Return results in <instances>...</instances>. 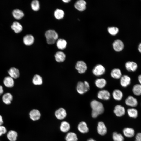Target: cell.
<instances>
[{"label":"cell","mask_w":141,"mask_h":141,"mask_svg":"<svg viewBox=\"0 0 141 141\" xmlns=\"http://www.w3.org/2000/svg\"><path fill=\"white\" fill-rule=\"evenodd\" d=\"M90 105L92 109V116L93 118L97 117L104 111L103 104L99 101L95 100L92 101L90 103Z\"/></svg>","instance_id":"6da1fadb"},{"label":"cell","mask_w":141,"mask_h":141,"mask_svg":"<svg viewBox=\"0 0 141 141\" xmlns=\"http://www.w3.org/2000/svg\"><path fill=\"white\" fill-rule=\"evenodd\" d=\"M47 43L49 44H52L57 40L58 36L57 33L54 30H49L45 33Z\"/></svg>","instance_id":"7a4b0ae2"},{"label":"cell","mask_w":141,"mask_h":141,"mask_svg":"<svg viewBox=\"0 0 141 141\" xmlns=\"http://www.w3.org/2000/svg\"><path fill=\"white\" fill-rule=\"evenodd\" d=\"M90 85L88 82L80 81L78 82L76 87L77 92L80 94H84L87 92L89 89Z\"/></svg>","instance_id":"3957f363"},{"label":"cell","mask_w":141,"mask_h":141,"mask_svg":"<svg viewBox=\"0 0 141 141\" xmlns=\"http://www.w3.org/2000/svg\"><path fill=\"white\" fill-rule=\"evenodd\" d=\"M105 71V68L103 65L98 64L94 67L92 72L94 75L96 76H99L104 74Z\"/></svg>","instance_id":"277c9868"},{"label":"cell","mask_w":141,"mask_h":141,"mask_svg":"<svg viewBox=\"0 0 141 141\" xmlns=\"http://www.w3.org/2000/svg\"><path fill=\"white\" fill-rule=\"evenodd\" d=\"M75 67L78 73L80 74L84 73L87 69L86 64L81 61H78L77 62Z\"/></svg>","instance_id":"5b68a950"},{"label":"cell","mask_w":141,"mask_h":141,"mask_svg":"<svg viewBox=\"0 0 141 141\" xmlns=\"http://www.w3.org/2000/svg\"><path fill=\"white\" fill-rule=\"evenodd\" d=\"M55 115L57 119L62 120L66 117L67 113L66 110L64 108H60L55 111Z\"/></svg>","instance_id":"8992f818"},{"label":"cell","mask_w":141,"mask_h":141,"mask_svg":"<svg viewBox=\"0 0 141 141\" xmlns=\"http://www.w3.org/2000/svg\"><path fill=\"white\" fill-rule=\"evenodd\" d=\"M97 96L99 99L103 100H108L110 98V95L107 90H103L100 91L98 93Z\"/></svg>","instance_id":"52a82bcc"},{"label":"cell","mask_w":141,"mask_h":141,"mask_svg":"<svg viewBox=\"0 0 141 141\" xmlns=\"http://www.w3.org/2000/svg\"><path fill=\"white\" fill-rule=\"evenodd\" d=\"M30 118L33 121H36L39 120L41 116V114L40 111L37 109H33L30 112Z\"/></svg>","instance_id":"ba28073f"},{"label":"cell","mask_w":141,"mask_h":141,"mask_svg":"<svg viewBox=\"0 0 141 141\" xmlns=\"http://www.w3.org/2000/svg\"><path fill=\"white\" fill-rule=\"evenodd\" d=\"M125 103L128 106L135 107L137 105L138 102L135 98L132 96H130L126 99Z\"/></svg>","instance_id":"9c48e42d"},{"label":"cell","mask_w":141,"mask_h":141,"mask_svg":"<svg viewBox=\"0 0 141 141\" xmlns=\"http://www.w3.org/2000/svg\"><path fill=\"white\" fill-rule=\"evenodd\" d=\"M86 2L83 0L77 1L74 4L75 8L80 11L84 10L86 9Z\"/></svg>","instance_id":"30bf717a"},{"label":"cell","mask_w":141,"mask_h":141,"mask_svg":"<svg viewBox=\"0 0 141 141\" xmlns=\"http://www.w3.org/2000/svg\"><path fill=\"white\" fill-rule=\"evenodd\" d=\"M114 112L116 115L118 117L124 115L125 113L124 108L120 105H117L115 107Z\"/></svg>","instance_id":"8fae6325"},{"label":"cell","mask_w":141,"mask_h":141,"mask_svg":"<svg viewBox=\"0 0 141 141\" xmlns=\"http://www.w3.org/2000/svg\"><path fill=\"white\" fill-rule=\"evenodd\" d=\"M97 131L99 134L104 135L107 132V129L104 124L102 122H99L98 124Z\"/></svg>","instance_id":"7c38bea8"},{"label":"cell","mask_w":141,"mask_h":141,"mask_svg":"<svg viewBox=\"0 0 141 141\" xmlns=\"http://www.w3.org/2000/svg\"><path fill=\"white\" fill-rule=\"evenodd\" d=\"M114 49L116 51L119 52L122 51L124 48V44L123 42L120 40H115L113 43Z\"/></svg>","instance_id":"4fadbf2b"},{"label":"cell","mask_w":141,"mask_h":141,"mask_svg":"<svg viewBox=\"0 0 141 141\" xmlns=\"http://www.w3.org/2000/svg\"><path fill=\"white\" fill-rule=\"evenodd\" d=\"M131 78L128 76L124 75L120 78V84L121 86L123 87H126L130 84Z\"/></svg>","instance_id":"5bb4252c"},{"label":"cell","mask_w":141,"mask_h":141,"mask_svg":"<svg viewBox=\"0 0 141 141\" xmlns=\"http://www.w3.org/2000/svg\"><path fill=\"white\" fill-rule=\"evenodd\" d=\"M125 66L126 69L129 71L134 72L137 69V63L133 61H128L126 63Z\"/></svg>","instance_id":"9a60e30c"},{"label":"cell","mask_w":141,"mask_h":141,"mask_svg":"<svg viewBox=\"0 0 141 141\" xmlns=\"http://www.w3.org/2000/svg\"><path fill=\"white\" fill-rule=\"evenodd\" d=\"M78 129L80 132L83 133H86L89 131L87 124L84 121H82L79 123L78 126Z\"/></svg>","instance_id":"2e32d148"},{"label":"cell","mask_w":141,"mask_h":141,"mask_svg":"<svg viewBox=\"0 0 141 141\" xmlns=\"http://www.w3.org/2000/svg\"><path fill=\"white\" fill-rule=\"evenodd\" d=\"M34 37L31 34L25 36L23 38L24 44L26 45H30L32 44L34 42Z\"/></svg>","instance_id":"e0dca14e"},{"label":"cell","mask_w":141,"mask_h":141,"mask_svg":"<svg viewBox=\"0 0 141 141\" xmlns=\"http://www.w3.org/2000/svg\"><path fill=\"white\" fill-rule=\"evenodd\" d=\"M70 128V124L66 121H62L61 123L60 126V130L63 133H66L68 132Z\"/></svg>","instance_id":"ac0fdd59"},{"label":"cell","mask_w":141,"mask_h":141,"mask_svg":"<svg viewBox=\"0 0 141 141\" xmlns=\"http://www.w3.org/2000/svg\"><path fill=\"white\" fill-rule=\"evenodd\" d=\"M66 56L65 54L61 51L57 52L55 55L56 61L58 62H63L65 60Z\"/></svg>","instance_id":"d6986e66"},{"label":"cell","mask_w":141,"mask_h":141,"mask_svg":"<svg viewBox=\"0 0 141 141\" xmlns=\"http://www.w3.org/2000/svg\"><path fill=\"white\" fill-rule=\"evenodd\" d=\"M8 73L11 77L14 79L17 78L20 75L18 69L14 67L11 68L9 70Z\"/></svg>","instance_id":"ffe728a7"},{"label":"cell","mask_w":141,"mask_h":141,"mask_svg":"<svg viewBox=\"0 0 141 141\" xmlns=\"http://www.w3.org/2000/svg\"><path fill=\"white\" fill-rule=\"evenodd\" d=\"M112 95L114 99L117 101L121 100L123 96V94L122 92L118 89L114 90L113 92Z\"/></svg>","instance_id":"44dd1931"},{"label":"cell","mask_w":141,"mask_h":141,"mask_svg":"<svg viewBox=\"0 0 141 141\" xmlns=\"http://www.w3.org/2000/svg\"><path fill=\"white\" fill-rule=\"evenodd\" d=\"M4 85L7 87L11 88L14 85V81L12 78L9 76H7L3 80Z\"/></svg>","instance_id":"7402d4cb"},{"label":"cell","mask_w":141,"mask_h":141,"mask_svg":"<svg viewBox=\"0 0 141 141\" xmlns=\"http://www.w3.org/2000/svg\"><path fill=\"white\" fill-rule=\"evenodd\" d=\"M111 75L113 78L118 79L121 78L122 74L121 70L119 69L115 68L111 71Z\"/></svg>","instance_id":"603a6c76"},{"label":"cell","mask_w":141,"mask_h":141,"mask_svg":"<svg viewBox=\"0 0 141 141\" xmlns=\"http://www.w3.org/2000/svg\"><path fill=\"white\" fill-rule=\"evenodd\" d=\"M106 83V80L103 78L97 79L95 81V84L96 86L100 89L104 87L105 86Z\"/></svg>","instance_id":"cb8c5ba5"},{"label":"cell","mask_w":141,"mask_h":141,"mask_svg":"<svg viewBox=\"0 0 141 141\" xmlns=\"http://www.w3.org/2000/svg\"><path fill=\"white\" fill-rule=\"evenodd\" d=\"M123 133L124 135L127 137H131L135 134L134 130L130 128H126L123 130Z\"/></svg>","instance_id":"d4e9b609"},{"label":"cell","mask_w":141,"mask_h":141,"mask_svg":"<svg viewBox=\"0 0 141 141\" xmlns=\"http://www.w3.org/2000/svg\"><path fill=\"white\" fill-rule=\"evenodd\" d=\"M66 141H77L78 138L76 134L73 132H69L65 137Z\"/></svg>","instance_id":"484cf974"},{"label":"cell","mask_w":141,"mask_h":141,"mask_svg":"<svg viewBox=\"0 0 141 141\" xmlns=\"http://www.w3.org/2000/svg\"><path fill=\"white\" fill-rule=\"evenodd\" d=\"M67 42L66 41L62 39H59L57 41L56 45L59 49L63 50L66 47Z\"/></svg>","instance_id":"4316f807"},{"label":"cell","mask_w":141,"mask_h":141,"mask_svg":"<svg viewBox=\"0 0 141 141\" xmlns=\"http://www.w3.org/2000/svg\"><path fill=\"white\" fill-rule=\"evenodd\" d=\"M12 14L14 17L17 19H21L24 16L23 12L22 10L18 9L14 10L13 11Z\"/></svg>","instance_id":"83f0119b"},{"label":"cell","mask_w":141,"mask_h":141,"mask_svg":"<svg viewBox=\"0 0 141 141\" xmlns=\"http://www.w3.org/2000/svg\"><path fill=\"white\" fill-rule=\"evenodd\" d=\"M13 96L11 94L7 93L3 96L2 99L3 102L6 104H9L12 100Z\"/></svg>","instance_id":"f1b7e54d"},{"label":"cell","mask_w":141,"mask_h":141,"mask_svg":"<svg viewBox=\"0 0 141 141\" xmlns=\"http://www.w3.org/2000/svg\"><path fill=\"white\" fill-rule=\"evenodd\" d=\"M11 28L14 30L16 33H19L23 29L22 25L17 22L15 21L13 22L11 26Z\"/></svg>","instance_id":"f546056e"},{"label":"cell","mask_w":141,"mask_h":141,"mask_svg":"<svg viewBox=\"0 0 141 141\" xmlns=\"http://www.w3.org/2000/svg\"><path fill=\"white\" fill-rule=\"evenodd\" d=\"M17 132L13 130H10L7 133V137L8 139L10 141H15L17 139Z\"/></svg>","instance_id":"4dcf8cb0"},{"label":"cell","mask_w":141,"mask_h":141,"mask_svg":"<svg viewBox=\"0 0 141 141\" xmlns=\"http://www.w3.org/2000/svg\"><path fill=\"white\" fill-rule=\"evenodd\" d=\"M54 15L56 19L59 20L62 19L64 17V13L62 10L57 9L55 11Z\"/></svg>","instance_id":"1f68e13d"},{"label":"cell","mask_w":141,"mask_h":141,"mask_svg":"<svg viewBox=\"0 0 141 141\" xmlns=\"http://www.w3.org/2000/svg\"><path fill=\"white\" fill-rule=\"evenodd\" d=\"M32 82L35 85H41L42 83V78L40 75L38 74H36L33 78Z\"/></svg>","instance_id":"d6a6232c"},{"label":"cell","mask_w":141,"mask_h":141,"mask_svg":"<svg viewBox=\"0 0 141 141\" xmlns=\"http://www.w3.org/2000/svg\"><path fill=\"white\" fill-rule=\"evenodd\" d=\"M128 114L131 118H136L138 116V112L137 110L134 108H131L128 109L127 110Z\"/></svg>","instance_id":"836d02e7"},{"label":"cell","mask_w":141,"mask_h":141,"mask_svg":"<svg viewBox=\"0 0 141 141\" xmlns=\"http://www.w3.org/2000/svg\"><path fill=\"white\" fill-rule=\"evenodd\" d=\"M132 91L135 95L139 96L141 95V85L136 84L133 87Z\"/></svg>","instance_id":"e575fe53"},{"label":"cell","mask_w":141,"mask_h":141,"mask_svg":"<svg viewBox=\"0 0 141 141\" xmlns=\"http://www.w3.org/2000/svg\"><path fill=\"white\" fill-rule=\"evenodd\" d=\"M31 6L32 9L35 11H38L40 9L39 3L37 0L33 1L31 3Z\"/></svg>","instance_id":"d590c367"},{"label":"cell","mask_w":141,"mask_h":141,"mask_svg":"<svg viewBox=\"0 0 141 141\" xmlns=\"http://www.w3.org/2000/svg\"><path fill=\"white\" fill-rule=\"evenodd\" d=\"M113 139L114 141H124V138L120 133L114 132L113 134Z\"/></svg>","instance_id":"8d00e7d4"},{"label":"cell","mask_w":141,"mask_h":141,"mask_svg":"<svg viewBox=\"0 0 141 141\" xmlns=\"http://www.w3.org/2000/svg\"><path fill=\"white\" fill-rule=\"evenodd\" d=\"M109 33L112 35H115L117 34L119 31L118 28L115 27H108V29Z\"/></svg>","instance_id":"74e56055"},{"label":"cell","mask_w":141,"mask_h":141,"mask_svg":"<svg viewBox=\"0 0 141 141\" xmlns=\"http://www.w3.org/2000/svg\"><path fill=\"white\" fill-rule=\"evenodd\" d=\"M6 131V129L4 126H0V136L3 134H5Z\"/></svg>","instance_id":"f35d334b"},{"label":"cell","mask_w":141,"mask_h":141,"mask_svg":"<svg viewBox=\"0 0 141 141\" xmlns=\"http://www.w3.org/2000/svg\"><path fill=\"white\" fill-rule=\"evenodd\" d=\"M135 141H141V133H137L135 137Z\"/></svg>","instance_id":"ab89813d"},{"label":"cell","mask_w":141,"mask_h":141,"mask_svg":"<svg viewBox=\"0 0 141 141\" xmlns=\"http://www.w3.org/2000/svg\"><path fill=\"white\" fill-rule=\"evenodd\" d=\"M3 92V90L2 87L0 85V95L2 94Z\"/></svg>","instance_id":"60d3db41"},{"label":"cell","mask_w":141,"mask_h":141,"mask_svg":"<svg viewBox=\"0 0 141 141\" xmlns=\"http://www.w3.org/2000/svg\"><path fill=\"white\" fill-rule=\"evenodd\" d=\"M3 123V121L2 116L0 115V126H1Z\"/></svg>","instance_id":"b9f144b4"},{"label":"cell","mask_w":141,"mask_h":141,"mask_svg":"<svg viewBox=\"0 0 141 141\" xmlns=\"http://www.w3.org/2000/svg\"><path fill=\"white\" fill-rule=\"evenodd\" d=\"M138 49L139 51L141 53V43L139 45Z\"/></svg>","instance_id":"7bdbcfd3"},{"label":"cell","mask_w":141,"mask_h":141,"mask_svg":"<svg viewBox=\"0 0 141 141\" xmlns=\"http://www.w3.org/2000/svg\"><path fill=\"white\" fill-rule=\"evenodd\" d=\"M138 81L141 85V75H140L138 77Z\"/></svg>","instance_id":"ee69618b"},{"label":"cell","mask_w":141,"mask_h":141,"mask_svg":"<svg viewBox=\"0 0 141 141\" xmlns=\"http://www.w3.org/2000/svg\"><path fill=\"white\" fill-rule=\"evenodd\" d=\"M62 1L65 3H68L70 1V0H63Z\"/></svg>","instance_id":"f6af8a7d"},{"label":"cell","mask_w":141,"mask_h":141,"mask_svg":"<svg viewBox=\"0 0 141 141\" xmlns=\"http://www.w3.org/2000/svg\"><path fill=\"white\" fill-rule=\"evenodd\" d=\"M87 141H96L95 140L92 138H90Z\"/></svg>","instance_id":"bcb514c9"}]
</instances>
